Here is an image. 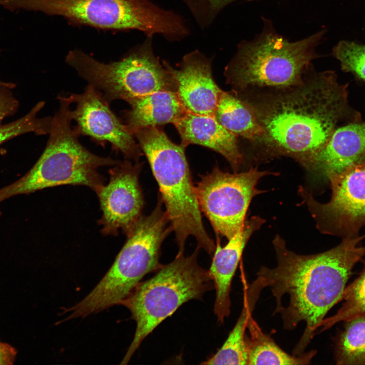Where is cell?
<instances>
[{
    "instance_id": "obj_10",
    "label": "cell",
    "mask_w": 365,
    "mask_h": 365,
    "mask_svg": "<svg viewBox=\"0 0 365 365\" xmlns=\"http://www.w3.org/2000/svg\"><path fill=\"white\" fill-rule=\"evenodd\" d=\"M273 174L257 167L233 173L216 167L201 177L195 187L198 204L217 234L229 240L242 228L252 198L265 192L257 188L259 181Z\"/></svg>"
},
{
    "instance_id": "obj_4",
    "label": "cell",
    "mask_w": 365,
    "mask_h": 365,
    "mask_svg": "<svg viewBox=\"0 0 365 365\" xmlns=\"http://www.w3.org/2000/svg\"><path fill=\"white\" fill-rule=\"evenodd\" d=\"M57 99L59 108L52 117L43 152L23 176L0 189V203L14 195L62 185L84 186L97 194L104 185L98 169L120 162L97 156L80 143L71 126L70 97L60 95Z\"/></svg>"
},
{
    "instance_id": "obj_26",
    "label": "cell",
    "mask_w": 365,
    "mask_h": 365,
    "mask_svg": "<svg viewBox=\"0 0 365 365\" xmlns=\"http://www.w3.org/2000/svg\"><path fill=\"white\" fill-rule=\"evenodd\" d=\"M179 1L188 8L200 28L205 29L211 25L224 8L240 0Z\"/></svg>"
},
{
    "instance_id": "obj_3",
    "label": "cell",
    "mask_w": 365,
    "mask_h": 365,
    "mask_svg": "<svg viewBox=\"0 0 365 365\" xmlns=\"http://www.w3.org/2000/svg\"><path fill=\"white\" fill-rule=\"evenodd\" d=\"M262 19L261 33L240 42L225 68L227 83L236 94L298 84L312 67V61L320 57L317 48L324 29L290 42L276 31L270 20Z\"/></svg>"
},
{
    "instance_id": "obj_5",
    "label": "cell",
    "mask_w": 365,
    "mask_h": 365,
    "mask_svg": "<svg viewBox=\"0 0 365 365\" xmlns=\"http://www.w3.org/2000/svg\"><path fill=\"white\" fill-rule=\"evenodd\" d=\"M134 136L159 186V196L175 233L178 252H184L187 239L192 236L197 247L212 256L215 246L203 226L185 148L171 141L158 126L140 129Z\"/></svg>"
},
{
    "instance_id": "obj_15",
    "label": "cell",
    "mask_w": 365,
    "mask_h": 365,
    "mask_svg": "<svg viewBox=\"0 0 365 365\" xmlns=\"http://www.w3.org/2000/svg\"><path fill=\"white\" fill-rule=\"evenodd\" d=\"M301 164L318 178L327 181L333 175L365 164V122L338 128L319 152Z\"/></svg>"
},
{
    "instance_id": "obj_29",
    "label": "cell",
    "mask_w": 365,
    "mask_h": 365,
    "mask_svg": "<svg viewBox=\"0 0 365 365\" xmlns=\"http://www.w3.org/2000/svg\"><path fill=\"white\" fill-rule=\"evenodd\" d=\"M0 86L8 87L12 89L16 86V85L12 83L5 82L0 81Z\"/></svg>"
},
{
    "instance_id": "obj_25",
    "label": "cell",
    "mask_w": 365,
    "mask_h": 365,
    "mask_svg": "<svg viewBox=\"0 0 365 365\" xmlns=\"http://www.w3.org/2000/svg\"><path fill=\"white\" fill-rule=\"evenodd\" d=\"M332 54L343 71L365 83V45L342 41L334 47Z\"/></svg>"
},
{
    "instance_id": "obj_2",
    "label": "cell",
    "mask_w": 365,
    "mask_h": 365,
    "mask_svg": "<svg viewBox=\"0 0 365 365\" xmlns=\"http://www.w3.org/2000/svg\"><path fill=\"white\" fill-rule=\"evenodd\" d=\"M364 238L365 235L344 238L330 250L303 255L288 249L279 235L275 236L272 243L277 265L261 267L256 280L263 289H270L276 304L287 296L288 303L274 312L280 314L285 330L306 324L293 355L304 353L328 311L342 299L353 266L365 256V246L359 243Z\"/></svg>"
},
{
    "instance_id": "obj_23",
    "label": "cell",
    "mask_w": 365,
    "mask_h": 365,
    "mask_svg": "<svg viewBox=\"0 0 365 365\" xmlns=\"http://www.w3.org/2000/svg\"><path fill=\"white\" fill-rule=\"evenodd\" d=\"M342 299L345 300L342 306L334 316L324 319L318 333L339 321L365 314V266L360 276L345 289Z\"/></svg>"
},
{
    "instance_id": "obj_27",
    "label": "cell",
    "mask_w": 365,
    "mask_h": 365,
    "mask_svg": "<svg viewBox=\"0 0 365 365\" xmlns=\"http://www.w3.org/2000/svg\"><path fill=\"white\" fill-rule=\"evenodd\" d=\"M11 89L8 87L0 86V125L5 118L14 115L19 107V102Z\"/></svg>"
},
{
    "instance_id": "obj_20",
    "label": "cell",
    "mask_w": 365,
    "mask_h": 365,
    "mask_svg": "<svg viewBox=\"0 0 365 365\" xmlns=\"http://www.w3.org/2000/svg\"><path fill=\"white\" fill-rule=\"evenodd\" d=\"M214 117L228 130L247 139L252 144L262 136L263 130L253 114L233 92L222 91Z\"/></svg>"
},
{
    "instance_id": "obj_11",
    "label": "cell",
    "mask_w": 365,
    "mask_h": 365,
    "mask_svg": "<svg viewBox=\"0 0 365 365\" xmlns=\"http://www.w3.org/2000/svg\"><path fill=\"white\" fill-rule=\"evenodd\" d=\"M332 194L327 203L317 201L304 188L298 192L323 234L342 239L359 235L365 227V164L331 176Z\"/></svg>"
},
{
    "instance_id": "obj_14",
    "label": "cell",
    "mask_w": 365,
    "mask_h": 365,
    "mask_svg": "<svg viewBox=\"0 0 365 365\" xmlns=\"http://www.w3.org/2000/svg\"><path fill=\"white\" fill-rule=\"evenodd\" d=\"M176 84V94L189 112L214 117L223 91L212 74V59L198 50L186 54L176 69L166 61Z\"/></svg>"
},
{
    "instance_id": "obj_19",
    "label": "cell",
    "mask_w": 365,
    "mask_h": 365,
    "mask_svg": "<svg viewBox=\"0 0 365 365\" xmlns=\"http://www.w3.org/2000/svg\"><path fill=\"white\" fill-rule=\"evenodd\" d=\"M245 336L247 364L304 365L311 363L317 353L315 350L299 355H291L283 351L268 335L264 333L257 322L249 317Z\"/></svg>"
},
{
    "instance_id": "obj_28",
    "label": "cell",
    "mask_w": 365,
    "mask_h": 365,
    "mask_svg": "<svg viewBox=\"0 0 365 365\" xmlns=\"http://www.w3.org/2000/svg\"><path fill=\"white\" fill-rule=\"evenodd\" d=\"M16 353L11 346L0 341V365L12 364L15 360Z\"/></svg>"
},
{
    "instance_id": "obj_17",
    "label": "cell",
    "mask_w": 365,
    "mask_h": 365,
    "mask_svg": "<svg viewBox=\"0 0 365 365\" xmlns=\"http://www.w3.org/2000/svg\"><path fill=\"white\" fill-rule=\"evenodd\" d=\"M173 124L185 148L195 144L210 149L224 156L234 172H238L244 162L237 135L222 126L213 116L187 112Z\"/></svg>"
},
{
    "instance_id": "obj_18",
    "label": "cell",
    "mask_w": 365,
    "mask_h": 365,
    "mask_svg": "<svg viewBox=\"0 0 365 365\" xmlns=\"http://www.w3.org/2000/svg\"><path fill=\"white\" fill-rule=\"evenodd\" d=\"M122 112L123 122L134 135L137 130L148 127L174 123L188 112L176 92L161 91L140 98Z\"/></svg>"
},
{
    "instance_id": "obj_12",
    "label": "cell",
    "mask_w": 365,
    "mask_h": 365,
    "mask_svg": "<svg viewBox=\"0 0 365 365\" xmlns=\"http://www.w3.org/2000/svg\"><path fill=\"white\" fill-rule=\"evenodd\" d=\"M69 96L76 104L71 116L76 123L72 129L78 137L89 136L102 146L110 143L113 151L122 153L126 159L138 161L143 153L134 136L98 89L87 84L82 93Z\"/></svg>"
},
{
    "instance_id": "obj_13",
    "label": "cell",
    "mask_w": 365,
    "mask_h": 365,
    "mask_svg": "<svg viewBox=\"0 0 365 365\" xmlns=\"http://www.w3.org/2000/svg\"><path fill=\"white\" fill-rule=\"evenodd\" d=\"M142 164L128 159L108 171L109 182L96 194L102 216L98 224L104 235L116 236L121 230L127 234L141 217L144 200L139 182Z\"/></svg>"
},
{
    "instance_id": "obj_24",
    "label": "cell",
    "mask_w": 365,
    "mask_h": 365,
    "mask_svg": "<svg viewBox=\"0 0 365 365\" xmlns=\"http://www.w3.org/2000/svg\"><path fill=\"white\" fill-rule=\"evenodd\" d=\"M45 102H38L24 116L10 123L0 125V144L19 135L33 133L38 135L49 134L52 124L50 116L39 118Z\"/></svg>"
},
{
    "instance_id": "obj_22",
    "label": "cell",
    "mask_w": 365,
    "mask_h": 365,
    "mask_svg": "<svg viewBox=\"0 0 365 365\" xmlns=\"http://www.w3.org/2000/svg\"><path fill=\"white\" fill-rule=\"evenodd\" d=\"M337 345V364H365V314L347 321Z\"/></svg>"
},
{
    "instance_id": "obj_6",
    "label": "cell",
    "mask_w": 365,
    "mask_h": 365,
    "mask_svg": "<svg viewBox=\"0 0 365 365\" xmlns=\"http://www.w3.org/2000/svg\"><path fill=\"white\" fill-rule=\"evenodd\" d=\"M162 205L159 197L152 213L141 216L126 235L125 244L104 277L84 299L68 309V319L122 304L146 274L160 268L161 246L172 231Z\"/></svg>"
},
{
    "instance_id": "obj_8",
    "label": "cell",
    "mask_w": 365,
    "mask_h": 365,
    "mask_svg": "<svg viewBox=\"0 0 365 365\" xmlns=\"http://www.w3.org/2000/svg\"><path fill=\"white\" fill-rule=\"evenodd\" d=\"M198 249L188 257L178 253L171 263L161 265L154 276L140 282L123 301L122 304L131 312L136 327L121 364H127L144 339L181 305L201 299L213 288L208 270L198 264Z\"/></svg>"
},
{
    "instance_id": "obj_1",
    "label": "cell",
    "mask_w": 365,
    "mask_h": 365,
    "mask_svg": "<svg viewBox=\"0 0 365 365\" xmlns=\"http://www.w3.org/2000/svg\"><path fill=\"white\" fill-rule=\"evenodd\" d=\"M348 86L338 82L335 71H316L312 66L298 84L236 95L263 130L252 144L258 159L286 156L301 164L319 152L338 128L362 121L349 103Z\"/></svg>"
},
{
    "instance_id": "obj_7",
    "label": "cell",
    "mask_w": 365,
    "mask_h": 365,
    "mask_svg": "<svg viewBox=\"0 0 365 365\" xmlns=\"http://www.w3.org/2000/svg\"><path fill=\"white\" fill-rule=\"evenodd\" d=\"M19 7L64 17L77 25L105 30H137L160 34L170 42L191 33L185 19L151 0H19Z\"/></svg>"
},
{
    "instance_id": "obj_30",
    "label": "cell",
    "mask_w": 365,
    "mask_h": 365,
    "mask_svg": "<svg viewBox=\"0 0 365 365\" xmlns=\"http://www.w3.org/2000/svg\"><path fill=\"white\" fill-rule=\"evenodd\" d=\"M0 3H1V0H0Z\"/></svg>"
},
{
    "instance_id": "obj_21",
    "label": "cell",
    "mask_w": 365,
    "mask_h": 365,
    "mask_svg": "<svg viewBox=\"0 0 365 365\" xmlns=\"http://www.w3.org/2000/svg\"><path fill=\"white\" fill-rule=\"evenodd\" d=\"M259 298L254 291L244 290L242 309L235 325L217 352L201 364H247L245 336L248 319Z\"/></svg>"
},
{
    "instance_id": "obj_16",
    "label": "cell",
    "mask_w": 365,
    "mask_h": 365,
    "mask_svg": "<svg viewBox=\"0 0 365 365\" xmlns=\"http://www.w3.org/2000/svg\"><path fill=\"white\" fill-rule=\"evenodd\" d=\"M265 222L259 216H253L245 221L242 228L224 246L217 243L208 272L216 291L214 312L221 323L230 313L232 281L245 246Z\"/></svg>"
},
{
    "instance_id": "obj_9",
    "label": "cell",
    "mask_w": 365,
    "mask_h": 365,
    "mask_svg": "<svg viewBox=\"0 0 365 365\" xmlns=\"http://www.w3.org/2000/svg\"><path fill=\"white\" fill-rule=\"evenodd\" d=\"M65 61L110 103L122 100L130 105L156 92L176 91L166 61L162 65L154 54L152 36H147L118 61L101 62L79 50L70 51Z\"/></svg>"
}]
</instances>
